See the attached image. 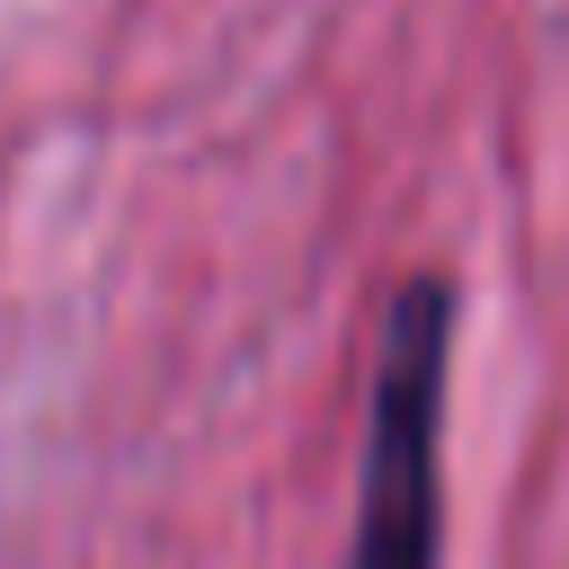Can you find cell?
<instances>
[{"label":"cell","mask_w":569,"mask_h":569,"mask_svg":"<svg viewBox=\"0 0 569 569\" xmlns=\"http://www.w3.org/2000/svg\"><path fill=\"white\" fill-rule=\"evenodd\" d=\"M445 391H453V284L400 276L365 391L347 569H445Z\"/></svg>","instance_id":"cell-1"}]
</instances>
